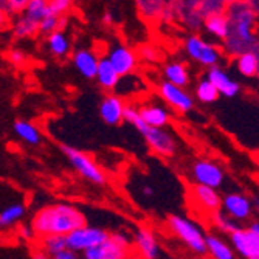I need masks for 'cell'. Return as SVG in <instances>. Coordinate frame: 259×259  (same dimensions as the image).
<instances>
[{"mask_svg": "<svg viewBox=\"0 0 259 259\" xmlns=\"http://www.w3.org/2000/svg\"><path fill=\"white\" fill-rule=\"evenodd\" d=\"M124 101L118 95H107L100 104V116L109 126H118L124 120Z\"/></svg>", "mask_w": 259, "mask_h": 259, "instance_id": "obj_14", "label": "cell"}, {"mask_svg": "<svg viewBox=\"0 0 259 259\" xmlns=\"http://www.w3.org/2000/svg\"><path fill=\"white\" fill-rule=\"evenodd\" d=\"M185 50L193 61L199 62L203 67H214L221 61V52L214 45L205 42L199 36L188 37L185 42Z\"/></svg>", "mask_w": 259, "mask_h": 259, "instance_id": "obj_8", "label": "cell"}, {"mask_svg": "<svg viewBox=\"0 0 259 259\" xmlns=\"http://www.w3.org/2000/svg\"><path fill=\"white\" fill-rule=\"evenodd\" d=\"M196 95H197L199 101H202L205 104H209V103H214L219 98V90L216 89V85L213 82L206 78V79H203V81H200L197 84Z\"/></svg>", "mask_w": 259, "mask_h": 259, "instance_id": "obj_31", "label": "cell"}, {"mask_svg": "<svg viewBox=\"0 0 259 259\" xmlns=\"http://www.w3.org/2000/svg\"><path fill=\"white\" fill-rule=\"evenodd\" d=\"M120 75L118 72L113 68V65L110 64V61L107 58L104 59H100L98 62V68H97V75H95V79L100 82V85L106 90H112L116 87L120 81Z\"/></svg>", "mask_w": 259, "mask_h": 259, "instance_id": "obj_20", "label": "cell"}, {"mask_svg": "<svg viewBox=\"0 0 259 259\" xmlns=\"http://www.w3.org/2000/svg\"><path fill=\"white\" fill-rule=\"evenodd\" d=\"M13 30H14L16 37H20V39L22 37H31V36L39 33V22H36L31 17L23 14L16 20Z\"/></svg>", "mask_w": 259, "mask_h": 259, "instance_id": "obj_28", "label": "cell"}, {"mask_svg": "<svg viewBox=\"0 0 259 259\" xmlns=\"http://www.w3.org/2000/svg\"><path fill=\"white\" fill-rule=\"evenodd\" d=\"M168 225H169L171 231L193 253L200 254V256L206 254L205 234L196 222L186 219V218H182V216H171L168 221Z\"/></svg>", "mask_w": 259, "mask_h": 259, "instance_id": "obj_4", "label": "cell"}, {"mask_svg": "<svg viewBox=\"0 0 259 259\" xmlns=\"http://www.w3.org/2000/svg\"><path fill=\"white\" fill-rule=\"evenodd\" d=\"M107 59L113 65V68L118 72L120 76L131 75L134 70L137 68V56L135 53L124 45H116L113 49H110Z\"/></svg>", "mask_w": 259, "mask_h": 259, "instance_id": "obj_13", "label": "cell"}, {"mask_svg": "<svg viewBox=\"0 0 259 259\" xmlns=\"http://www.w3.org/2000/svg\"><path fill=\"white\" fill-rule=\"evenodd\" d=\"M124 121L132 124L141 135L145 137L149 148L163 157H171L176 152V141L169 132L163 127H154L146 124L140 116V110L134 106H124Z\"/></svg>", "mask_w": 259, "mask_h": 259, "instance_id": "obj_3", "label": "cell"}, {"mask_svg": "<svg viewBox=\"0 0 259 259\" xmlns=\"http://www.w3.org/2000/svg\"><path fill=\"white\" fill-rule=\"evenodd\" d=\"M206 78L216 85V89L219 90V95H224L227 98H233L239 93V89H241L239 84L236 81H233L231 76L225 72V70H222L218 65L209 67Z\"/></svg>", "mask_w": 259, "mask_h": 259, "instance_id": "obj_15", "label": "cell"}, {"mask_svg": "<svg viewBox=\"0 0 259 259\" xmlns=\"http://www.w3.org/2000/svg\"><path fill=\"white\" fill-rule=\"evenodd\" d=\"M7 13L0 10V28H4L5 27V23H7Z\"/></svg>", "mask_w": 259, "mask_h": 259, "instance_id": "obj_42", "label": "cell"}, {"mask_svg": "<svg viewBox=\"0 0 259 259\" xmlns=\"http://www.w3.org/2000/svg\"><path fill=\"white\" fill-rule=\"evenodd\" d=\"M193 180L199 185H206L218 190L225 180V174L214 161L197 160L193 164Z\"/></svg>", "mask_w": 259, "mask_h": 259, "instance_id": "obj_10", "label": "cell"}, {"mask_svg": "<svg viewBox=\"0 0 259 259\" xmlns=\"http://www.w3.org/2000/svg\"><path fill=\"white\" fill-rule=\"evenodd\" d=\"M67 23V17L65 16H58V14H47L40 22H39V33L49 36L56 30H64Z\"/></svg>", "mask_w": 259, "mask_h": 259, "instance_id": "obj_30", "label": "cell"}, {"mask_svg": "<svg viewBox=\"0 0 259 259\" xmlns=\"http://www.w3.org/2000/svg\"><path fill=\"white\" fill-rule=\"evenodd\" d=\"M154 194V191H152V188L151 186H143V196H146V197H149V196H152Z\"/></svg>", "mask_w": 259, "mask_h": 259, "instance_id": "obj_43", "label": "cell"}, {"mask_svg": "<svg viewBox=\"0 0 259 259\" xmlns=\"http://www.w3.org/2000/svg\"><path fill=\"white\" fill-rule=\"evenodd\" d=\"M109 238V233L103 228L81 225L67 234V247L76 253H84L85 250L101 244Z\"/></svg>", "mask_w": 259, "mask_h": 259, "instance_id": "obj_7", "label": "cell"}, {"mask_svg": "<svg viewBox=\"0 0 259 259\" xmlns=\"http://www.w3.org/2000/svg\"><path fill=\"white\" fill-rule=\"evenodd\" d=\"M85 224V218L81 211L72 205L58 203L45 206L37 211L31 221V227L36 236H49V234H67L75 228Z\"/></svg>", "mask_w": 259, "mask_h": 259, "instance_id": "obj_1", "label": "cell"}, {"mask_svg": "<svg viewBox=\"0 0 259 259\" xmlns=\"http://www.w3.org/2000/svg\"><path fill=\"white\" fill-rule=\"evenodd\" d=\"M193 196H194L196 203L205 211H208V213H214V211L221 208L222 199L219 193L216 191V188L196 183V186L193 188Z\"/></svg>", "mask_w": 259, "mask_h": 259, "instance_id": "obj_17", "label": "cell"}, {"mask_svg": "<svg viewBox=\"0 0 259 259\" xmlns=\"http://www.w3.org/2000/svg\"><path fill=\"white\" fill-rule=\"evenodd\" d=\"M230 34L227 36V49L234 55L248 52L253 44V25L254 13L245 2H233L228 10Z\"/></svg>", "mask_w": 259, "mask_h": 259, "instance_id": "obj_2", "label": "cell"}, {"mask_svg": "<svg viewBox=\"0 0 259 259\" xmlns=\"http://www.w3.org/2000/svg\"><path fill=\"white\" fill-rule=\"evenodd\" d=\"M163 75L166 78V81L180 85V87H186L188 82H190V75H188V70L183 64L180 62H171L164 67Z\"/></svg>", "mask_w": 259, "mask_h": 259, "instance_id": "obj_25", "label": "cell"}, {"mask_svg": "<svg viewBox=\"0 0 259 259\" xmlns=\"http://www.w3.org/2000/svg\"><path fill=\"white\" fill-rule=\"evenodd\" d=\"M129 239L121 233L109 234L101 244L92 247L82 253L85 259H124L129 256Z\"/></svg>", "mask_w": 259, "mask_h": 259, "instance_id": "obj_6", "label": "cell"}, {"mask_svg": "<svg viewBox=\"0 0 259 259\" xmlns=\"http://www.w3.org/2000/svg\"><path fill=\"white\" fill-rule=\"evenodd\" d=\"M42 251L49 256L55 257L59 251L67 248V236L64 234H49V236H44L40 241Z\"/></svg>", "mask_w": 259, "mask_h": 259, "instance_id": "obj_27", "label": "cell"}, {"mask_svg": "<svg viewBox=\"0 0 259 259\" xmlns=\"http://www.w3.org/2000/svg\"><path fill=\"white\" fill-rule=\"evenodd\" d=\"M72 59H73L75 67L78 68V72L84 78H87V79H93V78H95L100 59L97 58V55L93 53L92 50H87V49L76 50L73 53V58Z\"/></svg>", "mask_w": 259, "mask_h": 259, "instance_id": "obj_18", "label": "cell"}, {"mask_svg": "<svg viewBox=\"0 0 259 259\" xmlns=\"http://www.w3.org/2000/svg\"><path fill=\"white\" fill-rule=\"evenodd\" d=\"M155 52L151 49V47H143V49H141V56H143L145 59H154L155 58V55H154Z\"/></svg>", "mask_w": 259, "mask_h": 259, "instance_id": "obj_39", "label": "cell"}, {"mask_svg": "<svg viewBox=\"0 0 259 259\" xmlns=\"http://www.w3.org/2000/svg\"><path fill=\"white\" fill-rule=\"evenodd\" d=\"M0 10L5 11L7 14H11V7L8 0H0Z\"/></svg>", "mask_w": 259, "mask_h": 259, "instance_id": "obj_40", "label": "cell"}, {"mask_svg": "<svg viewBox=\"0 0 259 259\" xmlns=\"http://www.w3.org/2000/svg\"><path fill=\"white\" fill-rule=\"evenodd\" d=\"M161 98L166 101L171 107L176 110L186 113L194 107V100L193 97L185 90V87L176 85L169 81H163L158 87Z\"/></svg>", "mask_w": 259, "mask_h": 259, "instance_id": "obj_9", "label": "cell"}, {"mask_svg": "<svg viewBox=\"0 0 259 259\" xmlns=\"http://www.w3.org/2000/svg\"><path fill=\"white\" fill-rule=\"evenodd\" d=\"M236 65H238V70H239L241 75L251 78V76H256L259 72V58L256 53L248 50V52H244L238 56Z\"/></svg>", "mask_w": 259, "mask_h": 259, "instance_id": "obj_26", "label": "cell"}, {"mask_svg": "<svg viewBox=\"0 0 259 259\" xmlns=\"http://www.w3.org/2000/svg\"><path fill=\"white\" fill-rule=\"evenodd\" d=\"M140 116L146 124L154 126V127H166L171 118V115L166 109L163 106H155V104L141 107Z\"/></svg>", "mask_w": 259, "mask_h": 259, "instance_id": "obj_19", "label": "cell"}, {"mask_svg": "<svg viewBox=\"0 0 259 259\" xmlns=\"http://www.w3.org/2000/svg\"><path fill=\"white\" fill-rule=\"evenodd\" d=\"M61 151L65 154V157L68 158L70 164L89 182L95 183V185H104L106 183V174L101 171V168L98 164L92 160L90 155H87L85 152L73 148V146H67L62 145Z\"/></svg>", "mask_w": 259, "mask_h": 259, "instance_id": "obj_5", "label": "cell"}, {"mask_svg": "<svg viewBox=\"0 0 259 259\" xmlns=\"http://www.w3.org/2000/svg\"><path fill=\"white\" fill-rule=\"evenodd\" d=\"M47 37H49V40H47V44H49V50L53 56L64 58L70 52V40L62 30H56Z\"/></svg>", "mask_w": 259, "mask_h": 259, "instance_id": "obj_24", "label": "cell"}, {"mask_svg": "<svg viewBox=\"0 0 259 259\" xmlns=\"http://www.w3.org/2000/svg\"><path fill=\"white\" fill-rule=\"evenodd\" d=\"M257 259H259V253H257Z\"/></svg>", "mask_w": 259, "mask_h": 259, "instance_id": "obj_46", "label": "cell"}, {"mask_svg": "<svg viewBox=\"0 0 259 259\" xmlns=\"http://www.w3.org/2000/svg\"><path fill=\"white\" fill-rule=\"evenodd\" d=\"M25 16L31 17L36 22H40L47 14H50L49 0H30L25 10L22 11Z\"/></svg>", "mask_w": 259, "mask_h": 259, "instance_id": "obj_32", "label": "cell"}, {"mask_svg": "<svg viewBox=\"0 0 259 259\" xmlns=\"http://www.w3.org/2000/svg\"><path fill=\"white\" fill-rule=\"evenodd\" d=\"M230 239L233 250L236 251L239 256L247 257V259H257L259 253V238L254 233H251L248 228H236L230 233Z\"/></svg>", "mask_w": 259, "mask_h": 259, "instance_id": "obj_11", "label": "cell"}, {"mask_svg": "<svg viewBox=\"0 0 259 259\" xmlns=\"http://www.w3.org/2000/svg\"><path fill=\"white\" fill-rule=\"evenodd\" d=\"M76 257H78V253L73 251V250H70L68 247H67L65 250L59 251V253L55 256V259H76Z\"/></svg>", "mask_w": 259, "mask_h": 259, "instance_id": "obj_37", "label": "cell"}, {"mask_svg": "<svg viewBox=\"0 0 259 259\" xmlns=\"http://www.w3.org/2000/svg\"><path fill=\"white\" fill-rule=\"evenodd\" d=\"M104 22H106V23H110V22H112V17H110V14H109V13L104 16Z\"/></svg>", "mask_w": 259, "mask_h": 259, "instance_id": "obj_45", "label": "cell"}, {"mask_svg": "<svg viewBox=\"0 0 259 259\" xmlns=\"http://www.w3.org/2000/svg\"><path fill=\"white\" fill-rule=\"evenodd\" d=\"M248 230H250L251 233H254L256 236L259 238V221H254V222H251V224L248 225Z\"/></svg>", "mask_w": 259, "mask_h": 259, "instance_id": "obj_41", "label": "cell"}, {"mask_svg": "<svg viewBox=\"0 0 259 259\" xmlns=\"http://www.w3.org/2000/svg\"><path fill=\"white\" fill-rule=\"evenodd\" d=\"M253 209H256V213L259 214V197L253 199Z\"/></svg>", "mask_w": 259, "mask_h": 259, "instance_id": "obj_44", "label": "cell"}, {"mask_svg": "<svg viewBox=\"0 0 259 259\" xmlns=\"http://www.w3.org/2000/svg\"><path fill=\"white\" fill-rule=\"evenodd\" d=\"M135 247L138 254L146 259H155L160 256V245L157 242L155 234L148 228H138L135 233Z\"/></svg>", "mask_w": 259, "mask_h": 259, "instance_id": "obj_16", "label": "cell"}, {"mask_svg": "<svg viewBox=\"0 0 259 259\" xmlns=\"http://www.w3.org/2000/svg\"><path fill=\"white\" fill-rule=\"evenodd\" d=\"M8 2L11 7V13H22L30 0H8Z\"/></svg>", "mask_w": 259, "mask_h": 259, "instance_id": "obj_36", "label": "cell"}, {"mask_svg": "<svg viewBox=\"0 0 259 259\" xmlns=\"http://www.w3.org/2000/svg\"><path fill=\"white\" fill-rule=\"evenodd\" d=\"M20 234L25 239H31L33 236H34V230H33V227L30 225V227H22L20 228Z\"/></svg>", "mask_w": 259, "mask_h": 259, "instance_id": "obj_38", "label": "cell"}, {"mask_svg": "<svg viewBox=\"0 0 259 259\" xmlns=\"http://www.w3.org/2000/svg\"><path fill=\"white\" fill-rule=\"evenodd\" d=\"M8 59L16 67H23L27 64V55L23 52H20V50H11L10 55H8Z\"/></svg>", "mask_w": 259, "mask_h": 259, "instance_id": "obj_35", "label": "cell"}, {"mask_svg": "<svg viewBox=\"0 0 259 259\" xmlns=\"http://www.w3.org/2000/svg\"><path fill=\"white\" fill-rule=\"evenodd\" d=\"M25 214V205L23 203H13L7 206L2 213H0V228H8L14 225L17 221H20Z\"/></svg>", "mask_w": 259, "mask_h": 259, "instance_id": "obj_29", "label": "cell"}, {"mask_svg": "<svg viewBox=\"0 0 259 259\" xmlns=\"http://www.w3.org/2000/svg\"><path fill=\"white\" fill-rule=\"evenodd\" d=\"M238 221H234L231 216H228L225 211H214V224H216V227L219 228V230H222V231H225V233H231V231H234L236 228H239L238 227V224H236Z\"/></svg>", "mask_w": 259, "mask_h": 259, "instance_id": "obj_33", "label": "cell"}, {"mask_svg": "<svg viewBox=\"0 0 259 259\" xmlns=\"http://www.w3.org/2000/svg\"><path fill=\"white\" fill-rule=\"evenodd\" d=\"M73 0H49V8L50 13L58 14V16H65L68 10L72 8Z\"/></svg>", "mask_w": 259, "mask_h": 259, "instance_id": "obj_34", "label": "cell"}, {"mask_svg": "<svg viewBox=\"0 0 259 259\" xmlns=\"http://www.w3.org/2000/svg\"><path fill=\"white\" fill-rule=\"evenodd\" d=\"M14 132L22 141H25V143H28L31 146H37L42 140L39 129L33 123L25 121V120H17L14 123Z\"/></svg>", "mask_w": 259, "mask_h": 259, "instance_id": "obj_23", "label": "cell"}, {"mask_svg": "<svg viewBox=\"0 0 259 259\" xmlns=\"http://www.w3.org/2000/svg\"><path fill=\"white\" fill-rule=\"evenodd\" d=\"M221 206L234 221H247L253 213V202L241 193L227 194L222 199Z\"/></svg>", "mask_w": 259, "mask_h": 259, "instance_id": "obj_12", "label": "cell"}, {"mask_svg": "<svg viewBox=\"0 0 259 259\" xmlns=\"http://www.w3.org/2000/svg\"><path fill=\"white\" fill-rule=\"evenodd\" d=\"M205 245H206V253L216 259H233L234 257V250L224 239H221L219 236H214V234H206Z\"/></svg>", "mask_w": 259, "mask_h": 259, "instance_id": "obj_22", "label": "cell"}, {"mask_svg": "<svg viewBox=\"0 0 259 259\" xmlns=\"http://www.w3.org/2000/svg\"><path fill=\"white\" fill-rule=\"evenodd\" d=\"M205 28L209 34H213L218 39H227V36L230 34V20L227 14L213 13L206 17Z\"/></svg>", "mask_w": 259, "mask_h": 259, "instance_id": "obj_21", "label": "cell"}]
</instances>
